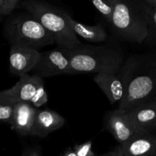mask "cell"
Here are the masks:
<instances>
[{"label": "cell", "instance_id": "cell-1", "mask_svg": "<svg viewBox=\"0 0 156 156\" xmlns=\"http://www.w3.org/2000/svg\"><path fill=\"white\" fill-rule=\"evenodd\" d=\"M123 86V97L118 108H130L156 97V56L136 54L124 59L118 73Z\"/></svg>", "mask_w": 156, "mask_h": 156}, {"label": "cell", "instance_id": "cell-2", "mask_svg": "<svg viewBox=\"0 0 156 156\" xmlns=\"http://www.w3.org/2000/svg\"><path fill=\"white\" fill-rule=\"evenodd\" d=\"M66 51L69 59L68 74H118L124 61L121 49L111 44L94 46L82 44Z\"/></svg>", "mask_w": 156, "mask_h": 156}, {"label": "cell", "instance_id": "cell-3", "mask_svg": "<svg viewBox=\"0 0 156 156\" xmlns=\"http://www.w3.org/2000/svg\"><path fill=\"white\" fill-rule=\"evenodd\" d=\"M149 9L143 0H115L109 23L113 32L123 41L143 43L148 37Z\"/></svg>", "mask_w": 156, "mask_h": 156}, {"label": "cell", "instance_id": "cell-4", "mask_svg": "<svg viewBox=\"0 0 156 156\" xmlns=\"http://www.w3.org/2000/svg\"><path fill=\"white\" fill-rule=\"evenodd\" d=\"M21 5L51 34L59 48L71 50L82 44L69 24L66 12L41 0H25Z\"/></svg>", "mask_w": 156, "mask_h": 156}, {"label": "cell", "instance_id": "cell-5", "mask_svg": "<svg viewBox=\"0 0 156 156\" xmlns=\"http://www.w3.org/2000/svg\"><path fill=\"white\" fill-rule=\"evenodd\" d=\"M4 35L11 45L38 50L55 44V40L35 18L29 14H17L6 21Z\"/></svg>", "mask_w": 156, "mask_h": 156}, {"label": "cell", "instance_id": "cell-6", "mask_svg": "<svg viewBox=\"0 0 156 156\" xmlns=\"http://www.w3.org/2000/svg\"><path fill=\"white\" fill-rule=\"evenodd\" d=\"M69 59L66 50L54 49L41 53L37 65L31 70L33 75L47 78L61 74H68Z\"/></svg>", "mask_w": 156, "mask_h": 156}, {"label": "cell", "instance_id": "cell-7", "mask_svg": "<svg viewBox=\"0 0 156 156\" xmlns=\"http://www.w3.org/2000/svg\"><path fill=\"white\" fill-rule=\"evenodd\" d=\"M126 116L136 135L152 134L156 128V100L130 108L126 111Z\"/></svg>", "mask_w": 156, "mask_h": 156}, {"label": "cell", "instance_id": "cell-8", "mask_svg": "<svg viewBox=\"0 0 156 156\" xmlns=\"http://www.w3.org/2000/svg\"><path fill=\"white\" fill-rule=\"evenodd\" d=\"M12 88L0 91V102L15 105L21 102L30 103L42 78L36 75L24 74Z\"/></svg>", "mask_w": 156, "mask_h": 156}, {"label": "cell", "instance_id": "cell-9", "mask_svg": "<svg viewBox=\"0 0 156 156\" xmlns=\"http://www.w3.org/2000/svg\"><path fill=\"white\" fill-rule=\"evenodd\" d=\"M39 50L30 47L11 45L9 52V69L15 76L29 74L40 59Z\"/></svg>", "mask_w": 156, "mask_h": 156}, {"label": "cell", "instance_id": "cell-10", "mask_svg": "<svg viewBox=\"0 0 156 156\" xmlns=\"http://www.w3.org/2000/svg\"><path fill=\"white\" fill-rule=\"evenodd\" d=\"M106 129L116 140L123 144L136 136L126 116V111L117 108L108 113L105 120Z\"/></svg>", "mask_w": 156, "mask_h": 156}, {"label": "cell", "instance_id": "cell-11", "mask_svg": "<svg viewBox=\"0 0 156 156\" xmlns=\"http://www.w3.org/2000/svg\"><path fill=\"white\" fill-rule=\"evenodd\" d=\"M66 120L62 116L50 109L37 110L30 136L45 137L64 126Z\"/></svg>", "mask_w": 156, "mask_h": 156}, {"label": "cell", "instance_id": "cell-12", "mask_svg": "<svg viewBox=\"0 0 156 156\" xmlns=\"http://www.w3.org/2000/svg\"><path fill=\"white\" fill-rule=\"evenodd\" d=\"M37 110L28 102L13 105V115L10 123L12 129L21 136H30Z\"/></svg>", "mask_w": 156, "mask_h": 156}, {"label": "cell", "instance_id": "cell-13", "mask_svg": "<svg viewBox=\"0 0 156 156\" xmlns=\"http://www.w3.org/2000/svg\"><path fill=\"white\" fill-rule=\"evenodd\" d=\"M120 146L123 156H156V136L136 135Z\"/></svg>", "mask_w": 156, "mask_h": 156}, {"label": "cell", "instance_id": "cell-14", "mask_svg": "<svg viewBox=\"0 0 156 156\" xmlns=\"http://www.w3.org/2000/svg\"><path fill=\"white\" fill-rule=\"evenodd\" d=\"M94 82L101 88L111 105L120 103L123 97V86L117 74L101 73L95 74Z\"/></svg>", "mask_w": 156, "mask_h": 156}, {"label": "cell", "instance_id": "cell-15", "mask_svg": "<svg viewBox=\"0 0 156 156\" xmlns=\"http://www.w3.org/2000/svg\"><path fill=\"white\" fill-rule=\"evenodd\" d=\"M68 22L72 30L76 37H80L88 42L101 43L104 42L108 38L105 27L101 24L96 25H87L73 19L68 15Z\"/></svg>", "mask_w": 156, "mask_h": 156}, {"label": "cell", "instance_id": "cell-16", "mask_svg": "<svg viewBox=\"0 0 156 156\" xmlns=\"http://www.w3.org/2000/svg\"><path fill=\"white\" fill-rule=\"evenodd\" d=\"M91 2L98 12L110 23L115 0H91Z\"/></svg>", "mask_w": 156, "mask_h": 156}, {"label": "cell", "instance_id": "cell-17", "mask_svg": "<svg viewBox=\"0 0 156 156\" xmlns=\"http://www.w3.org/2000/svg\"><path fill=\"white\" fill-rule=\"evenodd\" d=\"M47 102H48V95H47V93L44 88V81H43L37 88L36 92L30 101V104L37 109L43 105H46Z\"/></svg>", "mask_w": 156, "mask_h": 156}, {"label": "cell", "instance_id": "cell-18", "mask_svg": "<svg viewBox=\"0 0 156 156\" xmlns=\"http://www.w3.org/2000/svg\"><path fill=\"white\" fill-rule=\"evenodd\" d=\"M156 41V6H149L148 15V37L146 39Z\"/></svg>", "mask_w": 156, "mask_h": 156}, {"label": "cell", "instance_id": "cell-19", "mask_svg": "<svg viewBox=\"0 0 156 156\" xmlns=\"http://www.w3.org/2000/svg\"><path fill=\"white\" fill-rule=\"evenodd\" d=\"M73 150L77 156H97L92 150V141L88 140L82 144L76 145Z\"/></svg>", "mask_w": 156, "mask_h": 156}, {"label": "cell", "instance_id": "cell-20", "mask_svg": "<svg viewBox=\"0 0 156 156\" xmlns=\"http://www.w3.org/2000/svg\"><path fill=\"white\" fill-rule=\"evenodd\" d=\"M13 115V105L0 102V122L10 124Z\"/></svg>", "mask_w": 156, "mask_h": 156}, {"label": "cell", "instance_id": "cell-21", "mask_svg": "<svg viewBox=\"0 0 156 156\" xmlns=\"http://www.w3.org/2000/svg\"><path fill=\"white\" fill-rule=\"evenodd\" d=\"M19 0H3V4L0 8V15H9L18 5Z\"/></svg>", "mask_w": 156, "mask_h": 156}, {"label": "cell", "instance_id": "cell-22", "mask_svg": "<svg viewBox=\"0 0 156 156\" xmlns=\"http://www.w3.org/2000/svg\"><path fill=\"white\" fill-rule=\"evenodd\" d=\"M21 156H41V149L38 146H33L26 149Z\"/></svg>", "mask_w": 156, "mask_h": 156}, {"label": "cell", "instance_id": "cell-23", "mask_svg": "<svg viewBox=\"0 0 156 156\" xmlns=\"http://www.w3.org/2000/svg\"><path fill=\"white\" fill-rule=\"evenodd\" d=\"M62 156H77L76 153L75 152V151L73 150V149L71 148H69L66 150L64 152V153L62 154Z\"/></svg>", "mask_w": 156, "mask_h": 156}, {"label": "cell", "instance_id": "cell-24", "mask_svg": "<svg viewBox=\"0 0 156 156\" xmlns=\"http://www.w3.org/2000/svg\"><path fill=\"white\" fill-rule=\"evenodd\" d=\"M114 156H123L121 148H120V146L116 147L115 149L114 150Z\"/></svg>", "mask_w": 156, "mask_h": 156}, {"label": "cell", "instance_id": "cell-25", "mask_svg": "<svg viewBox=\"0 0 156 156\" xmlns=\"http://www.w3.org/2000/svg\"><path fill=\"white\" fill-rule=\"evenodd\" d=\"M143 1L146 2L149 6H151V7L156 6V0H143Z\"/></svg>", "mask_w": 156, "mask_h": 156}, {"label": "cell", "instance_id": "cell-26", "mask_svg": "<svg viewBox=\"0 0 156 156\" xmlns=\"http://www.w3.org/2000/svg\"><path fill=\"white\" fill-rule=\"evenodd\" d=\"M98 156H114V151L106 152V153L103 154V155H98Z\"/></svg>", "mask_w": 156, "mask_h": 156}, {"label": "cell", "instance_id": "cell-27", "mask_svg": "<svg viewBox=\"0 0 156 156\" xmlns=\"http://www.w3.org/2000/svg\"><path fill=\"white\" fill-rule=\"evenodd\" d=\"M2 4H3V0H0V8L2 7Z\"/></svg>", "mask_w": 156, "mask_h": 156}, {"label": "cell", "instance_id": "cell-28", "mask_svg": "<svg viewBox=\"0 0 156 156\" xmlns=\"http://www.w3.org/2000/svg\"><path fill=\"white\" fill-rule=\"evenodd\" d=\"M155 100H156V97H155Z\"/></svg>", "mask_w": 156, "mask_h": 156}]
</instances>
